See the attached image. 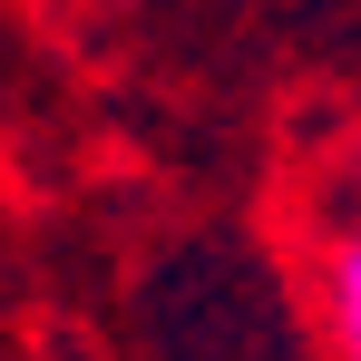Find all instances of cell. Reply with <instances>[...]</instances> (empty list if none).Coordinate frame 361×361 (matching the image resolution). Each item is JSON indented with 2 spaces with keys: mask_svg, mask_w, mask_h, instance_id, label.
Here are the masks:
<instances>
[{
  "mask_svg": "<svg viewBox=\"0 0 361 361\" xmlns=\"http://www.w3.org/2000/svg\"><path fill=\"white\" fill-rule=\"evenodd\" d=\"M322 283H332V342L352 352V342H361V244L352 235L322 254Z\"/></svg>",
  "mask_w": 361,
  "mask_h": 361,
  "instance_id": "1",
  "label": "cell"
}]
</instances>
